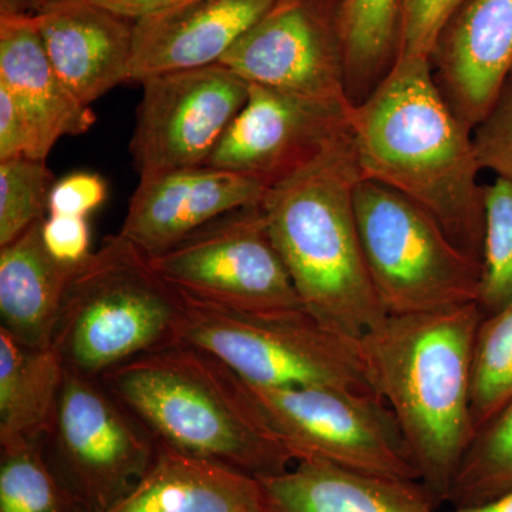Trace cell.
Listing matches in <instances>:
<instances>
[{"label":"cell","instance_id":"6da1fadb","mask_svg":"<svg viewBox=\"0 0 512 512\" xmlns=\"http://www.w3.org/2000/svg\"><path fill=\"white\" fill-rule=\"evenodd\" d=\"M360 173L409 198L483 264L484 187L473 130L441 92L430 59L397 56L349 111Z\"/></svg>","mask_w":512,"mask_h":512},{"label":"cell","instance_id":"7a4b0ae2","mask_svg":"<svg viewBox=\"0 0 512 512\" xmlns=\"http://www.w3.org/2000/svg\"><path fill=\"white\" fill-rule=\"evenodd\" d=\"M483 313L477 303L389 316L357 340L373 392L399 424L420 483L437 505L474 434L473 353Z\"/></svg>","mask_w":512,"mask_h":512},{"label":"cell","instance_id":"3957f363","mask_svg":"<svg viewBox=\"0 0 512 512\" xmlns=\"http://www.w3.org/2000/svg\"><path fill=\"white\" fill-rule=\"evenodd\" d=\"M362 178L348 126L269 184L259 204L303 308L350 340L387 316L357 228L355 191Z\"/></svg>","mask_w":512,"mask_h":512},{"label":"cell","instance_id":"277c9868","mask_svg":"<svg viewBox=\"0 0 512 512\" xmlns=\"http://www.w3.org/2000/svg\"><path fill=\"white\" fill-rule=\"evenodd\" d=\"M158 443L265 480L295 463L241 380L215 357L175 342L100 377Z\"/></svg>","mask_w":512,"mask_h":512},{"label":"cell","instance_id":"5b68a950","mask_svg":"<svg viewBox=\"0 0 512 512\" xmlns=\"http://www.w3.org/2000/svg\"><path fill=\"white\" fill-rule=\"evenodd\" d=\"M184 295L120 234L77 269L67 289L53 348L84 376L104 373L177 342Z\"/></svg>","mask_w":512,"mask_h":512},{"label":"cell","instance_id":"8992f818","mask_svg":"<svg viewBox=\"0 0 512 512\" xmlns=\"http://www.w3.org/2000/svg\"><path fill=\"white\" fill-rule=\"evenodd\" d=\"M183 295L177 342L215 357L242 382L375 393L357 340L332 332L302 306L244 311Z\"/></svg>","mask_w":512,"mask_h":512},{"label":"cell","instance_id":"52a82bcc","mask_svg":"<svg viewBox=\"0 0 512 512\" xmlns=\"http://www.w3.org/2000/svg\"><path fill=\"white\" fill-rule=\"evenodd\" d=\"M355 211L367 271L386 315L477 303L483 264L461 251L423 208L362 178Z\"/></svg>","mask_w":512,"mask_h":512},{"label":"cell","instance_id":"ba28073f","mask_svg":"<svg viewBox=\"0 0 512 512\" xmlns=\"http://www.w3.org/2000/svg\"><path fill=\"white\" fill-rule=\"evenodd\" d=\"M241 383L293 460L316 458L375 476L420 481L399 424L377 394Z\"/></svg>","mask_w":512,"mask_h":512},{"label":"cell","instance_id":"9c48e42d","mask_svg":"<svg viewBox=\"0 0 512 512\" xmlns=\"http://www.w3.org/2000/svg\"><path fill=\"white\" fill-rule=\"evenodd\" d=\"M43 450L53 473L84 510L106 512L147 473L157 440L100 379L66 366Z\"/></svg>","mask_w":512,"mask_h":512},{"label":"cell","instance_id":"30bf717a","mask_svg":"<svg viewBox=\"0 0 512 512\" xmlns=\"http://www.w3.org/2000/svg\"><path fill=\"white\" fill-rule=\"evenodd\" d=\"M150 262L168 284L201 301L255 312L302 306L259 205L212 221Z\"/></svg>","mask_w":512,"mask_h":512},{"label":"cell","instance_id":"8fae6325","mask_svg":"<svg viewBox=\"0 0 512 512\" xmlns=\"http://www.w3.org/2000/svg\"><path fill=\"white\" fill-rule=\"evenodd\" d=\"M130 151L140 178L201 167L248 100L249 83L222 63L143 82Z\"/></svg>","mask_w":512,"mask_h":512},{"label":"cell","instance_id":"7c38bea8","mask_svg":"<svg viewBox=\"0 0 512 512\" xmlns=\"http://www.w3.org/2000/svg\"><path fill=\"white\" fill-rule=\"evenodd\" d=\"M220 63L248 83L352 104L336 10L330 12L319 0H275Z\"/></svg>","mask_w":512,"mask_h":512},{"label":"cell","instance_id":"4fadbf2b","mask_svg":"<svg viewBox=\"0 0 512 512\" xmlns=\"http://www.w3.org/2000/svg\"><path fill=\"white\" fill-rule=\"evenodd\" d=\"M350 109L249 83L244 109L205 165L272 184L345 130Z\"/></svg>","mask_w":512,"mask_h":512},{"label":"cell","instance_id":"5bb4252c","mask_svg":"<svg viewBox=\"0 0 512 512\" xmlns=\"http://www.w3.org/2000/svg\"><path fill=\"white\" fill-rule=\"evenodd\" d=\"M268 183L222 168H184L140 178L119 234L156 258L212 221L261 204Z\"/></svg>","mask_w":512,"mask_h":512},{"label":"cell","instance_id":"9a60e30c","mask_svg":"<svg viewBox=\"0 0 512 512\" xmlns=\"http://www.w3.org/2000/svg\"><path fill=\"white\" fill-rule=\"evenodd\" d=\"M430 62L448 103L474 130L511 77L512 0H464Z\"/></svg>","mask_w":512,"mask_h":512},{"label":"cell","instance_id":"2e32d148","mask_svg":"<svg viewBox=\"0 0 512 512\" xmlns=\"http://www.w3.org/2000/svg\"><path fill=\"white\" fill-rule=\"evenodd\" d=\"M275 0H187L133 22L130 80L221 62Z\"/></svg>","mask_w":512,"mask_h":512},{"label":"cell","instance_id":"e0dca14e","mask_svg":"<svg viewBox=\"0 0 512 512\" xmlns=\"http://www.w3.org/2000/svg\"><path fill=\"white\" fill-rule=\"evenodd\" d=\"M47 55L83 104L130 80L133 22L90 0H62L35 13Z\"/></svg>","mask_w":512,"mask_h":512},{"label":"cell","instance_id":"ac0fdd59","mask_svg":"<svg viewBox=\"0 0 512 512\" xmlns=\"http://www.w3.org/2000/svg\"><path fill=\"white\" fill-rule=\"evenodd\" d=\"M0 86L28 117L47 156L57 140L82 136L96 117L62 82L47 55L36 16L2 10L0 16Z\"/></svg>","mask_w":512,"mask_h":512},{"label":"cell","instance_id":"d6986e66","mask_svg":"<svg viewBox=\"0 0 512 512\" xmlns=\"http://www.w3.org/2000/svg\"><path fill=\"white\" fill-rule=\"evenodd\" d=\"M261 481L269 512H436L424 485L305 458Z\"/></svg>","mask_w":512,"mask_h":512},{"label":"cell","instance_id":"ffe728a7","mask_svg":"<svg viewBox=\"0 0 512 512\" xmlns=\"http://www.w3.org/2000/svg\"><path fill=\"white\" fill-rule=\"evenodd\" d=\"M106 512H266L261 481L157 441L144 477Z\"/></svg>","mask_w":512,"mask_h":512},{"label":"cell","instance_id":"44dd1931","mask_svg":"<svg viewBox=\"0 0 512 512\" xmlns=\"http://www.w3.org/2000/svg\"><path fill=\"white\" fill-rule=\"evenodd\" d=\"M43 221L0 247V329L30 348H52L64 298L80 265L57 261Z\"/></svg>","mask_w":512,"mask_h":512},{"label":"cell","instance_id":"7402d4cb","mask_svg":"<svg viewBox=\"0 0 512 512\" xmlns=\"http://www.w3.org/2000/svg\"><path fill=\"white\" fill-rule=\"evenodd\" d=\"M66 365L55 348H30L0 329V437H45Z\"/></svg>","mask_w":512,"mask_h":512},{"label":"cell","instance_id":"603a6c76","mask_svg":"<svg viewBox=\"0 0 512 512\" xmlns=\"http://www.w3.org/2000/svg\"><path fill=\"white\" fill-rule=\"evenodd\" d=\"M336 25L346 93L357 104L375 90L399 56L400 0H340Z\"/></svg>","mask_w":512,"mask_h":512},{"label":"cell","instance_id":"cb8c5ba5","mask_svg":"<svg viewBox=\"0 0 512 512\" xmlns=\"http://www.w3.org/2000/svg\"><path fill=\"white\" fill-rule=\"evenodd\" d=\"M0 512H87L47 463L43 437H0Z\"/></svg>","mask_w":512,"mask_h":512},{"label":"cell","instance_id":"d4e9b609","mask_svg":"<svg viewBox=\"0 0 512 512\" xmlns=\"http://www.w3.org/2000/svg\"><path fill=\"white\" fill-rule=\"evenodd\" d=\"M512 491V400L476 431L448 493L451 508L470 507Z\"/></svg>","mask_w":512,"mask_h":512},{"label":"cell","instance_id":"484cf974","mask_svg":"<svg viewBox=\"0 0 512 512\" xmlns=\"http://www.w3.org/2000/svg\"><path fill=\"white\" fill-rule=\"evenodd\" d=\"M512 400V305L485 316L473 353L471 413L476 431Z\"/></svg>","mask_w":512,"mask_h":512},{"label":"cell","instance_id":"4316f807","mask_svg":"<svg viewBox=\"0 0 512 512\" xmlns=\"http://www.w3.org/2000/svg\"><path fill=\"white\" fill-rule=\"evenodd\" d=\"M483 274L477 305L485 316L512 305V184L495 178L484 187Z\"/></svg>","mask_w":512,"mask_h":512},{"label":"cell","instance_id":"83f0119b","mask_svg":"<svg viewBox=\"0 0 512 512\" xmlns=\"http://www.w3.org/2000/svg\"><path fill=\"white\" fill-rule=\"evenodd\" d=\"M52 180L45 160L0 161V247L45 220Z\"/></svg>","mask_w":512,"mask_h":512},{"label":"cell","instance_id":"f1b7e54d","mask_svg":"<svg viewBox=\"0 0 512 512\" xmlns=\"http://www.w3.org/2000/svg\"><path fill=\"white\" fill-rule=\"evenodd\" d=\"M473 144L481 170L512 184V80L473 130Z\"/></svg>","mask_w":512,"mask_h":512},{"label":"cell","instance_id":"f546056e","mask_svg":"<svg viewBox=\"0 0 512 512\" xmlns=\"http://www.w3.org/2000/svg\"><path fill=\"white\" fill-rule=\"evenodd\" d=\"M464 0H400L399 55L431 59L441 30Z\"/></svg>","mask_w":512,"mask_h":512},{"label":"cell","instance_id":"4dcf8cb0","mask_svg":"<svg viewBox=\"0 0 512 512\" xmlns=\"http://www.w3.org/2000/svg\"><path fill=\"white\" fill-rule=\"evenodd\" d=\"M107 183L101 175L77 171L53 184L47 202L49 215L86 217L103 205L107 198Z\"/></svg>","mask_w":512,"mask_h":512},{"label":"cell","instance_id":"1f68e13d","mask_svg":"<svg viewBox=\"0 0 512 512\" xmlns=\"http://www.w3.org/2000/svg\"><path fill=\"white\" fill-rule=\"evenodd\" d=\"M18 157L46 161L47 154L28 117L12 94L0 86V161Z\"/></svg>","mask_w":512,"mask_h":512},{"label":"cell","instance_id":"d6a6232c","mask_svg":"<svg viewBox=\"0 0 512 512\" xmlns=\"http://www.w3.org/2000/svg\"><path fill=\"white\" fill-rule=\"evenodd\" d=\"M42 237L47 251L64 264L82 265L93 254L86 217L49 215L43 221Z\"/></svg>","mask_w":512,"mask_h":512},{"label":"cell","instance_id":"836d02e7","mask_svg":"<svg viewBox=\"0 0 512 512\" xmlns=\"http://www.w3.org/2000/svg\"><path fill=\"white\" fill-rule=\"evenodd\" d=\"M90 2L116 13L121 18L136 22L138 19L163 12L187 0H90Z\"/></svg>","mask_w":512,"mask_h":512},{"label":"cell","instance_id":"e575fe53","mask_svg":"<svg viewBox=\"0 0 512 512\" xmlns=\"http://www.w3.org/2000/svg\"><path fill=\"white\" fill-rule=\"evenodd\" d=\"M436 512H512V491L507 494L500 495L494 500L487 503L470 505V507L451 508L448 511Z\"/></svg>","mask_w":512,"mask_h":512},{"label":"cell","instance_id":"d590c367","mask_svg":"<svg viewBox=\"0 0 512 512\" xmlns=\"http://www.w3.org/2000/svg\"><path fill=\"white\" fill-rule=\"evenodd\" d=\"M36 3L37 9L42 8L43 5H47V3L53 2H62V0H33Z\"/></svg>","mask_w":512,"mask_h":512},{"label":"cell","instance_id":"8d00e7d4","mask_svg":"<svg viewBox=\"0 0 512 512\" xmlns=\"http://www.w3.org/2000/svg\"><path fill=\"white\" fill-rule=\"evenodd\" d=\"M510 79L512 80V73H511V77H510Z\"/></svg>","mask_w":512,"mask_h":512},{"label":"cell","instance_id":"74e56055","mask_svg":"<svg viewBox=\"0 0 512 512\" xmlns=\"http://www.w3.org/2000/svg\"><path fill=\"white\" fill-rule=\"evenodd\" d=\"M266 512H269L268 510H266Z\"/></svg>","mask_w":512,"mask_h":512}]
</instances>
